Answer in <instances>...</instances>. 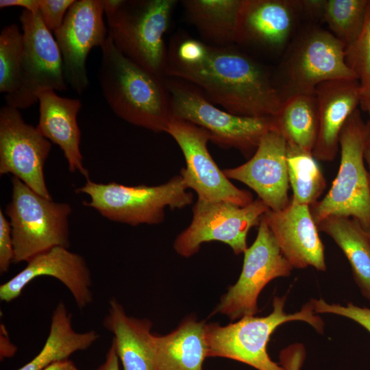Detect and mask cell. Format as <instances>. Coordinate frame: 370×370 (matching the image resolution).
<instances>
[{
  "label": "cell",
  "instance_id": "32",
  "mask_svg": "<svg viewBox=\"0 0 370 370\" xmlns=\"http://www.w3.org/2000/svg\"><path fill=\"white\" fill-rule=\"evenodd\" d=\"M315 313H329L348 318L358 323L370 333V308L360 307L351 302L346 306L328 304L322 299L310 300Z\"/></svg>",
  "mask_w": 370,
  "mask_h": 370
},
{
  "label": "cell",
  "instance_id": "7",
  "mask_svg": "<svg viewBox=\"0 0 370 370\" xmlns=\"http://www.w3.org/2000/svg\"><path fill=\"white\" fill-rule=\"evenodd\" d=\"M172 116L206 130L210 141L235 148L244 155L256 151L262 136L277 130L274 117L238 116L221 110L197 86L184 80L164 77Z\"/></svg>",
  "mask_w": 370,
  "mask_h": 370
},
{
  "label": "cell",
  "instance_id": "22",
  "mask_svg": "<svg viewBox=\"0 0 370 370\" xmlns=\"http://www.w3.org/2000/svg\"><path fill=\"white\" fill-rule=\"evenodd\" d=\"M103 325L114 335L112 343L123 370H153L152 323L147 319L128 316L114 298Z\"/></svg>",
  "mask_w": 370,
  "mask_h": 370
},
{
  "label": "cell",
  "instance_id": "20",
  "mask_svg": "<svg viewBox=\"0 0 370 370\" xmlns=\"http://www.w3.org/2000/svg\"><path fill=\"white\" fill-rule=\"evenodd\" d=\"M362 86L358 79H337L320 84L315 90L319 130L312 156L333 160L338 151L341 130L360 104Z\"/></svg>",
  "mask_w": 370,
  "mask_h": 370
},
{
  "label": "cell",
  "instance_id": "36",
  "mask_svg": "<svg viewBox=\"0 0 370 370\" xmlns=\"http://www.w3.org/2000/svg\"><path fill=\"white\" fill-rule=\"evenodd\" d=\"M17 352L16 346L10 338L8 331L3 323L0 325V360L13 357Z\"/></svg>",
  "mask_w": 370,
  "mask_h": 370
},
{
  "label": "cell",
  "instance_id": "25",
  "mask_svg": "<svg viewBox=\"0 0 370 370\" xmlns=\"http://www.w3.org/2000/svg\"><path fill=\"white\" fill-rule=\"evenodd\" d=\"M317 225L319 232L330 236L341 248L361 293L370 301V234L347 217H328Z\"/></svg>",
  "mask_w": 370,
  "mask_h": 370
},
{
  "label": "cell",
  "instance_id": "29",
  "mask_svg": "<svg viewBox=\"0 0 370 370\" xmlns=\"http://www.w3.org/2000/svg\"><path fill=\"white\" fill-rule=\"evenodd\" d=\"M369 0H317L316 18L325 23L330 32L346 47L360 34Z\"/></svg>",
  "mask_w": 370,
  "mask_h": 370
},
{
  "label": "cell",
  "instance_id": "15",
  "mask_svg": "<svg viewBox=\"0 0 370 370\" xmlns=\"http://www.w3.org/2000/svg\"><path fill=\"white\" fill-rule=\"evenodd\" d=\"M101 0L75 1L62 25L54 32L60 50L66 84L77 94L88 85L86 59L95 47H100L108 38Z\"/></svg>",
  "mask_w": 370,
  "mask_h": 370
},
{
  "label": "cell",
  "instance_id": "6",
  "mask_svg": "<svg viewBox=\"0 0 370 370\" xmlns=\"http://www.w3.org/2000/svg\"><path fill=\"white\" fill-rule=\"evenodd\" d=\"M181 175L157 186H125L86 180L76 193L88 195L84 205L96 210L103 217L115 222L136 226L163 222L165 208L181 209L192 204L193 196Z\"/></svg>",
  "mask_w": 370,
  "mask_h": 370
},
{
  "label": "cell",
  "instance_id": "2",
  "mask_svg": "<svg viewBox=\"0 0 370 370\" xmlns=\"http://www.w3.org/2000/svg\"><path fill=\"white\" fill-rule=\"evenodd\" d=\"M101 49L97 78L111 110L130 124L166 132L171 114L163 78L123 55L108 36Z\"/></svg>",
  "mask_w": 370,
  "mask_h": 370
},
{
  "label": "cell",
  "instance_id": "24",
  "mask_svg": "<svg viewBox=\"0 0 370 370\" xmlns=\"http://www.w3.org/2000/svg\"><path fill=\"white\" fill-rule=\"evenodd\" d=\"M242 3L243 0L182 1L188 21L208 44L214 46L237 42Z\"/></svg>",
  "mask_w": 370,
  "mask_h": 370
},
{
  "label": "cell",
  "instance_id": "39",
  "mask_svg": "<svg viewBox=\"0 0 370 370\" xmlns=\"http://www.w3.org/2000/svg\"><path fill=\"white\" fill-rule=\"evenodd\" d=\"M42 370H79L76 365L69 359L54 362Z\"/></svg>",
  "mask_w": 370,
  "mask_h": 370
},
{
  "label": "cell",
  "instance_id": "38",
  "mask_svg": "<svg viewBox=\"0 0 370 370\" xmlns=\"http://www.w3.org/2000/svg\"><path fill=\"white\" fill-rule=\"evenodd\" d=\"M19 6L32 12L38 11V0H1L0 8Z\"/></svg>",
  "mask_w": 370,
  "mask_h": 370
},
{
  "label": "cell",
  "instance_id": "16",
  "mask_svg": "<svg viewBox=\"0 0 370 370\" xmlns=\"http://www.w3.org/2000/svg\"><path fill=\"white\" fill-rule=\"evenodd\" d=\"M40 276L61 282L80 310L93 301L92 276L86 261L64 247H53L29 260L23 269L0 285L1 301L8 303L16 299L29 283Z\"/></svg>",
  "mask_w": 370,
  "mask_h": 370
},
{
  "label": "cell",
  "instance_id": "37",
  "mask_svg": "<svg viewBox=\"0 0 370 370\" xmlns=\"http://www.w3.org/2000/svg\"><path fill=\"white\" fill-rule=\"evenodd\" d=\"M97 370H120L119 359L112 341L107 352L105 360Z\"/></svg>",
  "mask_w": 370,
  "mask_h": 370
},
{
  "label": "cell",
  "instance_id": "41",
  "mask_svg": "<svg viewBox=\"0 0 370 370\" xmlns=\"http://www.w3.org/2000/svg\"><path fill=\"white\" fill-rule=\"evenodd\" d=\"M364 158L367 163L368 174L370 182V119L366 123V138L364 151Z\"/></svg>",
  "mask_w": 370,
  "mask_h": 370
},
{
  "label": "cell",
  "instance_id": "27",
  "mask_svg": "<svg viewBox=\"0 0 370 370\" xmlns=\"http://www.w3.org/2000/svg\"><path fill=\"white\" fill-rule=\"evenodd\" d=\"M274 119L278 131L287 143L312 153L319 130L314 94L297 95L282 102Z\"/></svg>",
  "mask_w": 370,
  "mask_h": 370
},
{
  "label": "cell",
  "instance_id": "10",
  "mask_svg": "<svg viewBox=\"0 0 370 370\" xmlns=\"http://www.w3.org/2000/svg\"><path fill=\"white\" fill-rule=\"evenodd\" d=\"M269 210L259 198L245 206L198 199L193 208L191 223L175 238L174 249L188 258L199 250L202 243L219 241L229 245L235 254L244 253L249 230L259 225Z\"/></svg>",
  "mask_w": 370,
  "mask_h": 370
},
{
  "label": "cell",
  "instance_id": "13",
  "mask_svg": "<svg viewBox=\"0 0 370 370\" xmlns=\"http://www.w3.org/2000/svg\"><path fill=\"white\" fill-rule=\"evenodd\" d=\"M166 132L174 138L184 155L186 167L181 169L180 175L198 199L240 206L254 201L251 193L235 186L215 163L208 149L210 136L206 130L171 116Z\"/></svg>",
  "mask_w": 370,
  "mask_h": 370
},
{
  "label": "cell",
  "instance_id": "11",
  "mask_svg": "<svg viewBox=\"0 0 370 370\" xmlns=\"http://www.w3.org/2000/svg\"><path fill=\"white\" fill-rule=\"evenodd\" d=\"M19 19L23 36L21 83L15 93L5 98L6 105L18 110L38 102L39 92L67 89L60 50L39 12L23 9Z\"/></svg>",
  "mask_w": 370,
  "mask_h": 370
},
{
  "label": "cell",
  "instance_id": "33",
  "mask_svg": "<svg viewBox=\"0 0 370 370\" xmlns=\"http://www.w3.org/2000/svg\"><path fill=\"white\" fill-rule=\"evenodd\" d=\"M75 0H38V12L45 26L55 32L62 24L66 12Z\"/></svg>",
  "mask_w": 370,
  "mask_h": 370
},
{
  "label": "cell",
  "instance_id": "1",
  "mask_svg": "<svg viewBox=\"0 0 370 370\" xmlns=\"http://www.w3.org/2000/svg\"><path fill=\"white\" fill-rule=\"evenodd\" d=\"M164 77L192 84L238 116L275 117L282 104L272 75L259 62L229 45H211L183 32L170 42Z\"/></svg>",
  "mask_w": 370,
  "mask_h": 370
},
{
  "label": "cell",
  "instance_id": "21",
  "mask_svg": "<svg viewBox=\"0 0 370 370\" xmlns=\"http://www.w3.org/2000/svg\"><path fill=\"white\" fill-rule=\"evenodd\" d=\"M36 96L40 105L38 130L60 147L71 173L79 171L86 180L89 179L88 171L82 162L81 132L77 121L81 101L60 97L53 90L39 92Z\"/></svg>",
  "mask_w": 370,
  "mask_h": 370
},
{
  "label": "cell",
  "instance_id": "14",
  "mask_svg": "<svg viewBox=\"0 0 370 370\" xmlns=\"http://www.w3.org/2000/svg\"><path fill=\"white\" fill-rule=\"evenodd\" d=\"M51 142L27 123L18 109L5 105L0 110V175L11 173L36 193L51 198L44 166Z\"/></svg>",
  "mask_w": 370,
  "mask_h": 370
},
{
  "label": "cell",
  "instance_id": "3",
  "mask_svg": "<svg viewBox=\"0 0 370 370\" xmlns=\"http://www.w3.org/2000/svg\"><path fill=\"white\" fill-rule=\"evenodd\" d=\"M108 36L129 59L161 78L167 64L164 36L175 0H101Z\"/></svg>",
  "mask_w": 370,
  "mask_h": 370
},
{
  "label": "cell",
  "instance_id": "17",
  "mask_svg": "<svg viewBox=\"0 0 370 370\" xmlns=\"http://www.w3.org/2000/svg\"><path fill=\"white\" fill-rule=\"evenodd\" d=\"M286 151V140L278 130H273L262 136L248 161L223 171L229 180L239 181L255 191L270 210H280L291 202Z\"/></svg>",
  "mask_w": 370,
  "mask_h": 370
},
{
  "label": "cell",
  "instance_id": "30",
  "mask_svg": "<svg viewBox=\"0 0 370 370\" xmlns=\"http://www.w3.org/2000/svg\"><path fill=\"white\" fill-rule=\"evenodd\" d=\"M23 36L15 24L5 25L0 34V92L10 95L21 83Z\"/></svg>",
  "mask_w": 370,
  "mask_h": 370
},
{
  "label": "cell",
  "instance_id": "23",
  "mask_svg": "<svg viewBox=\"0 0 370 370\" xmlns=\"http://www.w3.org/2000/svg\"><path fill=\"white\" fill-rule=\"evenodd\" d=\"M206 325L188 317L168 334H153V370H203L208 357Z\"/></svg>",
  "mask_w": 370,
  "mask_h": 370
},
{
  "label": "cell",
  "instance_id": "12",
  "mask_svg": "<svg viewBox=\"0 0 370 370\" xmlns=\"http://www.w3.org/2000/svg\"><path fill=\"white\" fill-rule=\"evenodd\" d=\"M293 269L262 217L254 243L244 252L238 280L222 296L212 314L221 313L231 320L255 315L264 287L275 278L290 275Z\"/></svg>",
  "mask_w": 370,
  "mask_h": 370
},
{
  "label": "cell",
  "instance_id": "40",
  "mask_svg": "<svg viewBox=\"0 0 370 370\" xmlns=\"http://www.w3.org/2000/svg\"><path fill=\"white\" fill-rule=\"evenodd\" d=\"M361 109L370 116V83L362 88L360 104Z\"/></svg>",
  "mask_w": 370,
  "mask_h": 370
},
{
  "label": "cell",
  "instance_id": "28",
  "mask_svg": "<svg viewBox=\"0 0 370 370\" xmlns=\"http://www.w3.org/2000/svg\"><path fill=\"white\" fill-rule=\"evenodd\" d=\"M286 163L291 199L299 204L312 206L326 187L325 177L312 153L286 143Z\"/></svg>",
  "mask_w": 370,
  "mask_h": 370
},
{
  "label": "cell",
  "instance_id": "34",
  "mask_svg": "<svg viewBox=\"0 0 370 370\" xmlns=\"http://www.w3.org/2000/svg\"><path fill=\"white\" fill-rule=\"evenodd\" d=\"M14 258V243L10 222L0 210V273H5Z\"/></svg>",
  "mask_w": 370,
  "mask_h": 370
},
{
  "label": "cell",
  "instance_id": "9",
  "mask_svg": "<svg viewBox=\"0 0 370 370\" xmlns=\"http://www.w3.org/2000/svg\"><path fill=\"white\" fill-rule=\"evenodd\" d=\"M12 185V200L5 212L12 227L13 262H27L55 247L69 248L71 206L36 193L14 176Z\"/></svg>",
  "mask_w": 370,
  "mask_h": 370
},
{
  "label": "cell",
  "instance_id": "26",
  "mask_svg": "<svg viewBox=\"0 0 370 370\" xmlns=\"http://www.w3.org/2000/svg\"><path fill=\"white\" fill-rule=\"evenodd\" d=\"M72 316L64 302L53 310L49 332L39 353L17 370H42L49 365L66 359L79 351L90 347L99 338L95 330L77 332L72 327Z\"/></svg>",
  "mask_w": 370,
  "mask_h": 370
},
{
  "label": "cell",
  "instance_id": "31",
  "mask_svg": "<svg viewBox=\"0 0 370 370\" xmlns=\"http://www.w3.org/2000/svg\"><path fill=\"white\" fill-rule=\"evenodd\" d=\"M345 62L356 75L362 88L370 83V0L358 38L345 49Z\"/></svg>",
  "mask_w": 370,
  "mask_h": 370
},
{
  "label": "cell",
  "instance_id": "18",
  "mask_svg": "<svg viewBox=\"0 0 370 370\" xmlns=\"http://www.w3.org/2000/svg\"><path fill=\"white\" fill-rule=\"evenodd\" d=\"M301 15V0H243L237 43L283 51Z\"/></svg>",
  "mask_w": 370,
  "mask_h": 370
},
{
  "label": "cell",
  "instance_id": "19",
  "mask_svg": "<svg viewBox=\"0 0 370 370\" xmlns=\"http://www.w3.org/2000/svg\"><path fill=\"white\" fill-rule=\"evenodd\" d=\"M278 246L293 268L313 267L325 271L324 246L310 206L291 202L285 208L263 215Z\"/></svg>",
  "mask_w": 370,
  "mask_h": 370
},
{
  "label": "cell",
  "instance_id": "35",
  "mask_svg": "<svg viewBox=\"0 0 370 370\" xmlns=\"http://www.w3.org/2000/svg\"><path fill=\"white\" fill-rule=\"evenodd\" d=\"M305 358L301 344H294L283 349L280 354V364L286 370H300Z\"/></svg>",
  "mask_w": 370,
  "mask_h": 370
},
{
  "label": "cell",
  "instance_id": "8",
  "mask_svg": "<svg viewBox=\"0 0 370 370\" xmlns=\"http://www.w3.org/2000/svg\"><path fill=\"white\" fill-rule=\"evenodd\" d=\"M365 138L366 123L356 109L340 134L337 175L325 196L310 206L317 225L328 217H347L356 219L370 234V182L364 163Z\"/></svg>",
  "mask_w": 370,
  "mask_h": 370
},
{
  "label": "cell",
  "instance_id": "4",
  "mask_svg": "<svg viewBox=\"0 0 370 370\" xmlns=\"http://www.w3.org/2000/svg\"><path fill=\"white\" fill-rule=\"evenodd\" d=\"M345 49L342 42L320 27L308 25L299 31L272 76L282 102L297 95H313L327 81L358 79L345 62Z\"/></svg>",
  "mask_w": 370,
  "mask_h": 370
},
{
  "label": "cell",
  "instance_id": "5",
  "mask_svg": "<svg viewBox=\"0 0 370 370\" xmlns=\"http://www.w3.org/2000/svg\"><path fill=\"white\" fill-rule=\"evenodd\" d=\"M286 296H275L273 310L267 316H245L238 321L221 326L206 324L208 357H223L243 362L258 370H286L273 361L267 345L271 335L280 325L292 321H303L322 333L323 322L315 314L310 301L295 313L284 310Z\"/></svg>",
  "mask_w": 370,
  "mask_h": 370
}]
</instances>
